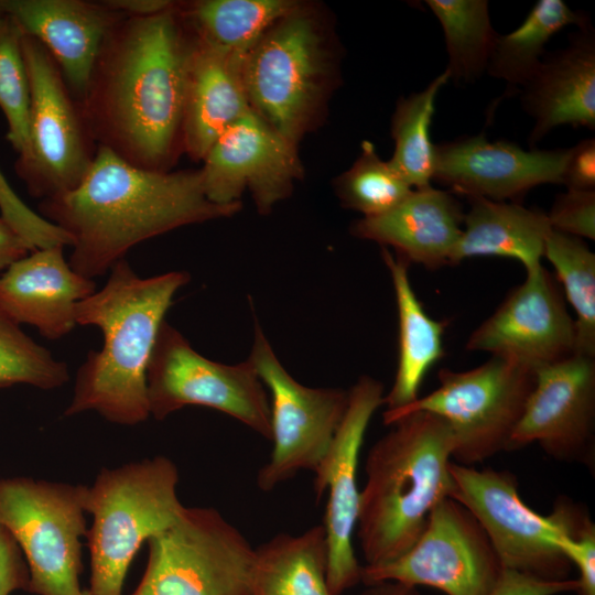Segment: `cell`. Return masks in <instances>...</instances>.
Segmentation results:
<instances>
[{
	"instance_id": "cell-21",
	"label": "cell",
	"mask_w": 595,
	"mask_h": 595,
	"mask_svg": "<svg viewBox=\"0 0 595 595\" xmlns=\"http://www.w3.org/2000/svg\"><path fill=\"white\" fill-rule=\"evenodd\" d=\"M520 100L533 119L530 149L560 126L595 129V30L591 22L570 34L565 47L545 54L521 88Z\"/></svg>"
},
{
	"instance_id": "cell-41",
	"label": "cell",
	"mask_w": 595,
	"mask_h": 595,
	"mask_svg": "<svg viewBox=\"0 0 595 595\" xmlns=\"http://www.w3.org/2000/svg\"><path fill=\"white\" fill-rule=\"evenodd\" d=\"M29 589V570L18 543L10 532L0 526V595Z\"/></svg>"
},
{
	"instance_id": "cell-20",
	"label": "cell",
	"mask_w": 595,
	"mask_h": 595,
	"mask_svg": "<svg viewBox=\"0 0 595 595\" xmlns=\"http://www.w3.org/2000/svg\"><path fill=\"white\" fill-rule=\"evenodd\" d=\"M95 291V281L72 269L62 246L35 249L0 274V311L57 340L77 325V303Z\"/></svg>"
},
{
	"instance_id": "cell-10",
	"label": "cell",
	"mask_w": 595,
	"mask_h": 595,
	"mask_svg": "<svg viewBox=\"0 0 595 595\" xmlns=\"http://www.w3.org/2000/svg\"><path fill=\"white\" fill-rule=\"evenodd\" d=\"M30 84L29 151L15 171L41 201L73 191L90 167L98 145L62 71L36 39L23 33Z\"/></svg>"
},
{
	"instance_id": "cell-31",
	"label": "cell",
	"mask_w": 595,
	"mask_h": 595,
	"mask_svg": "<svg viewBox=\"0 0 595 595\" xmlns=\"http://www.w3.org/2000/svg\"><path fill=\"white\" fill-rule=\"evenodd\" d=\"M448 80L444 69L424 89L400 98L391 119L394 150L389 163L413 190L432 185L434 143L430 129L436 97Z\"/></svg>"
},
{
	"instance_id": "cell-26",
	"label": "cell",
	"mask_w": 595,
	"mask_h": 595,
	"mask_svg": "<svg viewBox=\"0 0 595 595\" xmlns=\"http://www.w3.org/2000/svg\"><path fill=\"white\" fill-rule=\"evenodd\" d=\"M398 312V364L393 383L383 397L386 411L404 408L419 398L428 371L445 355L443 336L447 322L432 318L416 296L409 278V263L381 247Z\"/></svg>"
},
{
	"instance_id": "cell-1",
	"label": "cell",
	"mask_w": 595,
	"mask_h": 595,
	"mask_svg": "<svg viewBox=\"0 0 595 595\" xmlns=\"http://www.w3.org/2000/svg\"><path fill=\"white\" fill-rule=\"evenodd\" d=\"M191 40L177 4L150 17L122 14L115 22L78 104L97 145L137 167L169 171L178 145L183 148Z\"/></svg>"
},
{
	"instance_id": "cell-12",
	"label": "cell",
	"mask_w": 595,
	"mask_h": 595,
	"mask_svg": "<svg viewBox=\"0 0 595 595\" xmlns=\"http://www.w3.org/2000/svg\"><path fill=\"white\" fill-rule=\"evenodd\" d=\"M150 415L164 420L186 405L212 408L271 440L270 400L252 364H223L197 353L164 321L147 370Z\"/></svg>"
},
{
	"instance_id": "cell-25",
	"label": "cell",
	"mask_w": 595,
	"mask_h": 595,
	"mask_svg": "<svg viewBox=\"0 0 595 595\" xmlns=\"http://www.w3.org/2000/svg\"><path fill=\"white\" fill-rule=\"evenodd\" d=\"M468 202L452 266L475 257L513 259L527 273L542 266L545 241L552 230L544 212L518 202L480 197L468 198Z\"/></svg>"
},
{
	"instance_id": "cell-45",
	"label": "cell",
	"mask_w": 595,
	"mask_h": 595,
	"mask_svg": "<svg viewBox=\"0 0 595 595\" xmlns=\"http://www.w3.org/2000/svg\"><path fill=\"white\" fill-rule=\"evenodd\" d=\"M8 14L7 0H0V19Z\"/></svg>"
},
{
	"instance_id": "cell-27",
	"label": "cell",
	"mask_w": 595,
	"mask_h": 595,
	"mask_svg": "<svg viewBox=\"0 0 595 595\" xmlns=\"http://www.w3.org/2000/svg\"><path fill=\"white\" fill-rule=\"evenodd\" d=\"M323 524L278 533L255 548L251 595H331Z\"/></svg>"
},
{
	"instance_id": "cell-28",
	"label": "cell",
	"mask_w": 595,
	"mask_h": 595,
	"mask_svg": "<svg viewBox=\"0 0 595 595\" xmlns=\"http://www.w3.org/2000/svg\"><path fill=\"white\" fill-rule=\"evenodd\" d=\"M589 22L587 14L572 10L562 0H539L518 28L498 34L486 72L522 88L540 67L552 36L569 25L581 28Z\"/></svg>"
},
{
	"instance_id": "cell-43",
	"label": "cell",
	"mask_w": 595,
	"mask_h": 595,
	"mask_svg": "<svg viewBox=\"0 0 595 595\" xmlns=\"http://www.w3.org/2000/svg\"><path fill=\"white\" fill-rule=\"evenodd\" d=\"M109 9L128 17H150L175 6L167 0H102Z\"/></svg>"
},
{
	"instance_id": "cell-7",
	"label": "cell",
	"mask_w": 595,
	"mask_h": 595,
	"mask_svg": "<svg viewBox=\"0 0 595 595\" xmlns=\"http://www.w3.org/2000/svg\"><path fill=\"white\" fill-rule=\"evenodd\" d=\"M328 74L322 31L300 7L273 24L240 65L251 110L294 145L315 113Z\"/></svg>"
},
{
	"instance_id": "cell-11",
	"label": "cell",
	"mask_w": 595,
	"mask_h": 595,
	"mask_svg": "<svg viewBox=\"0 0 595 595\" xmlns=\"http://www.w3.org/2000/svg\"><path fill=\"white\" fill-rule=\"evenodd\" d=\"M452 498L464 505L487 533L504 570L548 581L567 580L571 562L559 548L567 534V500L560 497L544 517L529 508L518 480L507 470L450 463Z\"/></svg>"
},
{
	"instance_id": "cell-9",
	"label": "cell",
	"mask_w": 595,
	"mask_h": 595,
	"mask_svg": "<svg viewBox=\"0 0 595 595\" xmlns=\"http://www.w3.org/2000/svg\"><path fill=\"white\" fill-rule=\"evenodd\" d=\"M148 545L131 595H251L255 548L215 508L185 507Z\"/></svg>"
},
{
	"instance_id": "cell-17",
	"label": "cell",
	"mask_w": 595,
	"mask_h": 595,
	"mask_svg": "<svg viewBox=\"0 0 595 595\" xmlns=\"http://www.w3.org/2000/svg\"><path fill=\"white\" fill-rule=\"evenodd\" d=\"M202 161V185L210 202L241 205L248 192L260 214L286 198L302 172L296 145L253 111L228 127Z\"/></svg>"
},
{
	"instance_id": "cell-22",
	"label": "cell",
	"mask_w": 595,
	"mask_h": 595,
	"mask_svg": "<svg viewBox=\"0 0 595 595\" xmlns=\"http://www.w3.org/2000/svg\"><path fill=\"white\" fill-rule=\"evenodd\" d=\"M7 11L50 52L80 104L105 37L122 14L86 0H7Z\"/></svg>"
},
{
	"instance_id": "cell-38",
	"label": "cell",
	"mask_w": 595,
	"mask_h": 595,
	"mask_svg": "<svg viewBox=\"0 0 595 595\" xmlns=\"http://www.w3.org/2000/svg\"><path fill=\"white\" fill-rule=\"evenodd\" d=\"M553 230L577 238L595 239V191L566 188L547 214Z\"/></svg>"
},
{
	"instance_id": "cell-3",
	"label": "cell",
	"mask_w": 595,
	"mask_h": 595,
	"mask_svg": "<svg viewBox=\"0 0 595 595\" xmlns=\"http://www.w3.org/2000/svg\"><path fill=\"white\" fill-rule=\"evenodd\" d=\"M190 280L186 271L141 278L121 259L101 290L77 303L76 324L98 327L104 340L77 370L65 416L95 411L120 425L148 420L150 358L176 292Z\"/></svg>"
},
{
	"instance_id": "cell-14",
	"label": "cell",
	"mask_w": 595,
	"mask_h": 595,
	"mask_svg": "<svg viewBox=\"0 0 595 595\" xmlns=\"http://www.w3.org/2000/svg\"><path fill=\"white\" fill-rule=\"evenodd\" d=\"M501 562L476 517L452 497L440 500L414 545L400 558L364 565L361 583L431 586L446 595H487L502 574Z\"/></svg>"
},
{
	"instance_id": "cell-29",
	"label": "cell",
	"mask_w": 595,
	"mask_h": 595,
	"mask_svg": "<svg viewBox=\"0 0 595 595\" xmlns=\"http://www.w3.org/2000/svg\"><path fill=\"white\" fill-rule=\"evenodd\" d=\"M299 7L291 0H201L177 11L198 37L242 61L273 24Z\"/></svg>"
},
{
	"instance_id": "cell-23",
	"label": "cell",
	"mask_w": 595,
	"mask_h": 595,
	"mask_svg": "<svg viewBox=\"0 0 595 595\" xmlns=\"http://www.w3.org/2000/svg\"><path fill=\"white\" fill-rule=\"evenodd\" d=\"M464 214L456 195L431 185L412 190L382 215L358 219L351 226V234L392 248L409 264L436 270L452 266Z\"/></svg>"
},
{
	"instance_id": "cell-8",
	"label": "cell",
	"mask_w": 595,
	"mask_h": 595,
	"mask_svg": "<svg viewBox=\"0 0 595 595\" xmlns=\"http://www.w3.org/2000/svg\"><path fill=\"white\" fill-rule=\"evenodd\" d=\"M86 486L0 478V526L18 543L36 595H90L79 583Z\"/></svg>"
},
{
	"instance_id": "cell-13",
	"label": "cell",
	"mask_w": 595,
	"mask_h": 595,
	"mask_svg": "<svg viewBox=\"0 0 595 595\" xmlns=\"http://www.w3.org/2000/svg\"><path fill=\"white\" fill-rule=\"evenodd\" d=\"M247 359L270 392L273 447L269 461L257 473L258 487L270 491L301 470L314 472L345 416L349 394L342 388H313L295 380L258 322Z\"/></svg>"
},
{
	"instance_id": "cell-37",
	"label": "cell",
	"mask_w": 595,
	"mask_h": 595,
	"mask_svg": "<svg viewBox=\"0 0 595 595\" xmlns=\"http://www.w3.org/2000/svg\"><path fill=\"white\" fill-rule=\"evenodd\" d=\"M569 534L558 542L559 548L578 571L577 595H595V524L582 504H576Z\"/></svg>"
},
{
	"instance_id": "cell-36",
	"label": "cell",
	"mask_w": 595,
	"mask_h": 595,
	"mask_svg": "<svg viewBox=\"0 0 595 595\" xmlns=\"http://www.w3.org/2000/svg\"><path fill=\"white\" fill-rule=\"evenodd\" d=\"M0 209L14 230L32 250L72 246L71 237L58 226L31 210L10 188L0 173Z\"/></svg>"
},
{
	"instance_id": "cell-15",
	"label": "cell",
	"mask_w": 595,
	"mask_h": 595,
	"mask_svg": "<svg viewBox=\"0 0 595 595\" xmlns=\"http://www.w3.org/2000/svg\"><path fill=\"white\" fill-rule=\"evenodd\" d=\"M382 382L360 376L348 390V407L329 450L314 469L313 490L317 502L327 493L323 520L328 549L327 584L331 595H343L361 583L353 537L359 511L357 468L370 420L382 405Z\"/></svg>"
},
{
	"instance_id": "cell-35",
	"label": "cell",
	"mask_w": 595,
	"mask_h": 595,
	"mask_svg": "<svg viewBox=\"0 0 595 595\" xmlns=\"http://www.w3.org/2000/svg\"><path fill=\"white\" fill-rule=\"evenodd\" d=\"M23 32L7 14L0 19V108L8 122L7 139L18 160L29 151L30 84L22 53Z\"/></svg>"
},
{
	"instance_id": "cell-39",
	"label": "cell",
	"mask_w": 595,
	"mask_h": 595,
	"mask_svg": "<svg viewBox=\"0 0 595 595\" xmlns=\"http://www.w3.org/2000/svg\"><path fill=\"white\" fill-rule=\"evenodd\" d=\"M576 589V580L548 581L513 570H504L487 595H558Z\"/></svg>"
},
{
	"instance_id": "cell-33",
	"label": "cell",
	"mask_w": 595,
	"mask_h": 595,
	"mask_svg": "<svg viewBox=\"0 0 595 595\" xmlns=\"http://www.w3.org/2000/svg\"><path fill=\"white\" fill-rule=\"evenodd\" d=\"M412 190L389 161L378 155L369 141L361 143L356 161L336 181V192L343 206L361 213L364 217L389 212Z\"/></svg>"
},
{
	"instance_id": "cell-44",
	"label": "cell",
	"mask_w": 595,
	"mask_h": 595,
	"mask_svg": "<svg viewBox=\"0 0 595 595\" xmlns=\"http://www.w3.org/2000/svg\"><path fill=\"white\" fill-rule=\"evenodd\" d=\"M360 595H421L416 587L387 581L367 585Z\"/></svg>"
},
{
	"instance_id": "cell-16",
	"label": "cell",
	"mask_w": 595,
	"mask_h": 595,
	"mask_svg": "<svg viewBox=\"0 0 595 595\" xmlns=\"http://www.w3.org/2000/svg\"><path fill=\"white\" fill-rule=\"evenodd\" d=\"M508 451L538 443L553 459L595 465V357L573 354L534 369Z\"/></svg>"
},
{
	"instance_id": "cell-18",
	"label": "cell",
	"mask_w": 595,
	"mask_h": 595,
	"mask_svg": "<svg viewBox=\"0 0 595 595\" xmlns=\"http://www.w3.org/2000/svg\"><path fill=\"white\" fill-rule=\"evenodd\" d=\"M575 323L562 290L541 266L473 331L465 348L536 369L575 354Z\"/></svg>"
},
{
	"instance_id": "cell-5",
	"label": "cell",
	"mask_w": 595,
	"mask_h": 595,
	"mask_svg": "<svg viewBox=\"0 0 595 595\" xmlns=\"http://www.w3.org/2000/svg\"><path fill=\"white\" fill-rule=\"evenodd\" d=\"M178 470L158 455L118 467H104L86 486L90 595H122L131 562L141 545L170 528L185 506L177 497Z\"/></svg>"
},
{
	"instance_id": "cell-2",
	"label": "cell",
	"mask_w": 595,
	"mask_h": 595,
	"mask_svg": "<svg viewBox=\"0 0 595 595\" xmlns=\"http://www.w3.org/2000/svg\"><path fill=\"white\" fill-rule=\"evenodd\" d=\"M39 208L72 238V269L94 280L133 246L183 226L230 217L241 205L210 202L199 170L149 171L98 145L82 182L41 201Z\"/></svg>"
},
{
	"instance_id": "cell-6",
	"label": "cell",
	"mask_w": 595,
	"mask_h": 595,
	"mask_svg": "<svg viewBox=\"0 0 595 595\" xmlns=\"http://www.w3.org/2000/svg\"><path fill=\"white\" fill-rule=\"evenodd\" d=\"M439 387L409 405L385 411L383 423L425 411L442 418L454 436L452 457L473 466L508 451L511 435L534 387V369L504 357L465 371L442 368Z\"/></svg>"
},
{
	"instance_id": "cell-42",
	"label": "cell",
	"mask_w": 595,
	"mask_h": 595,
	"mask_svg": "<svg viewBox=\"0 0 595 595\" xmlns=\"http://www.w3.org/2000/svg\"><path fill=\"white\" fill-rule=\"evenodd\" d=\"M30 251L26 241L0 216V274Z\"/></svg>"
},
{
	"instance_id": "cell-19",
	"label": "cell",
	"mask_w": 595,
	"mask_h": 595,
	"mask_svg": "<svg viewBox=\"0 0 595 595\" xmlns=\"http://www.w3.org/2000/svg\"><path fill=\"white\" fill-rule=\"evenodd\" d=\"M567 156L569 148L524 150L482 132L434 144L432 182L466 198L520 203L539 185L562 184Z\"/></svg>"
},
{
	"instance_id": "cell-4",
	"label": "cell",
	"mask_w": 595,
	"mask_h": 595,
	"mask_svg": "<svg viewBox=\"0 0 595 595\" xmlns=\"http://www.w3.org/2000/svg\"><path fill=\"white\" fill-rule=\"evenodd\" d=\"M390 426L365 462L356 524L364 565L385 564L407 553L434 506L454 489L448 468L454 436L442 418L416 411Z\"/></svg>"
},
{
	"instance_id": "cell-24",
	"label": "cell",
	"mask_w": 595,
	"mask_h": 595,
	"mask_svg": "<svg viewBox=\"0 0 595 595\" xmlns=\"http://www.w3.org/2000/svg\"><path fill=\"white\" fill-rule=\"evenodd\" d=\"M241 61L202 40H191L186 62L182 145L203 160L213 143L251 110L241 77Z\"/></svg>"
},
{
	"instance_id": "cell-34",
	"label": "cell",
	"mask_w": 595,
	"mask_h": 595,
	"mask_svg": "<svg viewBox=\"0 0 595 595\" xmlns=\"http://www.w3.org/2000/svg\"><path fill=\"white\" fill-rule=\"evenodd\" d=\"M68 380L67 364L55 359L0 311V388L29 385L52 390Z\"/></svg>"
},
{
	"instance_id": "cell-30",
	"label": "cell",
	"mask_w": 595,
	"mask_h": 595,
	"mask_svg": "<svg viewBox=\"0 0 595 595\" xmlns=\"http://www.w3.org/2000/svg\"><path fill=\"white\" fill-rule=\"evenodd\" d=\"M444 34L448 63L445 71L455 84H472L486 72L498 32L487 0H425Z\"/></svg>"
},
{
	"instance_id": "cell-32",
	"label": "cell",
	"mask_w": 595,
	"mask_h": 595,
	"mask_svg": "<svg viewBox=\"0 0 595 595\" xmlns=\"http://www.w3.org/2000/svg\"><path fill=\"white\" fill-rule=\"evenodd\" d=\"M543 258L575 313V354L595 357V255L581 239L551 230Z\"/></svg>"
},
{
	"instance_id": "cell-40",
	"label": "cell",
	"mask_w": 595,
	"mask_h": 595,
	"mask_svg": "<svg viewBox=\"0 0 595 595\" xmlns=\"http://www.w3.org/2000/svg\"><path fill=\"white\" fill-rule=\"evenodd\" d=\"M566 188L595 191V139L586 138L569 148L562 173Z\"/></svg>"
}]
</instances>
